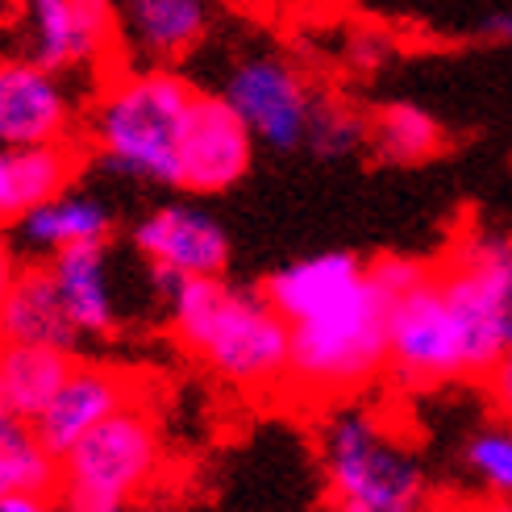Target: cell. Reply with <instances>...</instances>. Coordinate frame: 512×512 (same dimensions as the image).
Listing matches in <instances>:
<instances>
[{"label": "cell", "mask_w": 512, "mask_h": 512, "mask_svg": "<svg viewBox=\"0 0 512 512\" xmlns=\"http://www.w3.org/2000/svg\"><path fill=\"white\" fill-rule=\"evenodd\" d=\"M155 284L167 300L175 342L221 383L250 396H271L288 388L292 321L275 309L267 292L234 288L221 275H155Z\"/></svg>", "instance_id": "cell-1"}, {"label": "cell", "mask_w": 512, "mask_h": 512, "mask_svg": "<svg viewBox=\"0 0 512 512\" xmlns=\"http://www.w3.org/2000/svg\"><path fill=\"white\" fill-rule=\"evenodd\" d=\"M196 92L171 67H113L88 109L92 150L121 175L179 188V146Z\"/></svg>", "instance_id": "cell-2"}, {"label": "cell", "mask_w": 512, "mask_h": 512, "mask_svg": "<svg viewBox=\"0 0 512 512\" xmlns=\"http://www.w3.org/2000/svg\"><path fill=\"white\" fill-rule=\"evenodd\" d=\"M388 304L392 296L367 267L358 284L292 321V367L284 392L304 404H334L367 388L388 367Z\"/></svg>", "instance_id": "cell-3"}, {"label": "cell", "mask_w": 512, "mask_h": 512, "mask_svg": "<svg viewBox=\"0 0 512 512\" xmlns=\"http://www.w3.org/2000/svg\"><path fill=\"white\" fill-rule=\"evenodd\" d=\"M321 483L346 512H417L429 496V475L404 429L383 408L338 404L317 433Z\"/></svg>", "instance_id": "cell-4"}, {"label": "cell", "mask_w": 512, "mask_h": 512, "mask_svg": "<svg viewBox=\"0 0 512 512\" xmlns=\"http://www.w3.org/2000/svg\"><path fill=\"white\" fill-rule=\"evenodd\" d=\"M475 321L463 313L438 271H425L388 304V371L400 388H442L454 379H483L496 363Z\"/></svg>", "instance_id": "cell-5"}, {"label": "cell", "mask_w": 512, "mask_h": 512, "mask_svg": "<svg viewBox=\"0 0 512 512\" xmlns=\"http://www.w3.org/2000/svg\"><path fill=\"white\" fill-rule=\"evenodd\" d=\"M163 433L155 413L134 400L59 454V500L80 512L138 504L163 475Z\"/></svg>", "instance_id": "cell-6"}, {"label": "cell", "mask_w": 512, "mask_h": 512, "mask_svg": "<svg viewBox=\"0 0 512 512\" xmlns=\"http://www.w3.org/2000/svg\"><path fill=\"white\" fill-rule=\"evenodd\" d=\"M25 55L59 75H96L121 63L113 0H21Z\"/></svg>", "instance_id": "cell-7"}, {"label": "cell", "mask_w": 512, "mask_h": 512, "mask_svg": "<svg viewBox=\"0 0 512 512\" xmlns=\"http://www.w3.org/2000/svg\"><path fill=\"white\" fill-rule=\"evenodd\" d=\"M221 96L250 125L254 142H263L271 150L304 146L317 92L288 55H275V50L246 55L242 63H234V71L225 75Z\"/></svg>", "instance_id": "cell-8"}, {"label": "cell", "mask_w": 512, "mask_h": 512, "mask_svg": "<svg viewBox=\"0 0 512 512\" xmlns=\"http://www.w3.org/2000/svg\"><path fill=\"white\" fill-rule=\"evenodd\" d=\"M438 275L479 334L504 354L512 346V234L467 229L454 238Z\"/></svg>", "instance_id": "cell-9"}, {"label": "cell", "mask_w": 512, "mask_h": 512, "mask_svg": "<svg viewBox=\"0 0 512 512\" xmlns=\"http://www.w3.org/2000/svg\"><path fill=\"white\" fill-rule=\"evenodd\" d=\"M80 100L67 88V75L38 59H0V146H46L75 142Z\"/></svg>", "instance_id": "cell-10"}, {"label": "cell", "mask_w": 512, "mask_h": 512, "mask_svg": "<svg viewBox=\"0 0 512 512\" xmlns=\"http://www.w3.org/2000/svg\"><path fill=\"white\" fill-rule=\"evenodd\" d=\"M254 163V134L225 96L196 92V105L179 146V188L213 196L234 188Z\"/></svg>", "instance_id": "cell-11"}, {"label": "cell", "mask_w": 512, "mask_h": 512, "mask_svg": "<svg viewBox=\"0 0 512 512\" xmlns=\"http://www.w3.org/2000/svg\"><path fill=\"white\" fill-rule=\"evenodd\" d=\"M134 250L146 267L163 279L192 275H225L229 267V234L225 225L196 209V204H159L134 225Z\"/></svg>", "instance_id": "cell-12"}, {"label": "cell", "mask_w": 512, "mask_h": 512, "mask_svg": "<svg viewBox=\"0 0 512 512\" xmlns=\"http://www.w3.org/2000/svg\"><path fill=\"white\" fill-rule=\"evenodd\" d=\"M121 59L134 67H175L209 38L217 0H113Z\"/></svg>", "instance_id": "cell-13"}, {"label": "cell", "mask_w": 512, "mask_h": 512, "mask_svg": "<svg viewBox=\"0 0 512 512\" xmlns=\"http://www.w3.org/2000/svg\"><path fill=\"white\" fill-rule=\"evenodd\" d=\"M138 400V379L121 367L105 363H75L67 379L59 383V392L50 396V404L30 421L34 433L50 454H67L75 442L92 433L100 421H109L117 408Z\"/></svg>", "instance_id": "cell-14"}, {"label": "cell", "mask_w": 512, "mask_h": 512, "mask_svg": "<svg viewBox=\"0 0 512 512\" xmlns=\"http://www.w3.org/2000/svg\"><path fill=\"white\" fill-rule=\"evenodd\" d=\"M50 275L63 296V309L80 338H109L121 325V300H117V275L105 242H84L50 254Z\"/></svg>", "instance_id": "cell-15"}, {"label": "cell", "mask_w": 512, "mask_h": 512, "mask_svg": "<svg viewBox=\"0 0 512 512\" xmlns=\"http://www.w3.org/2000/svg\"><path fill=\"white\" fill-rule=\"evenodd\" d=\"M80 329L71 325L50 267H17L13 284L0 300V342H42L75 350Z\"/></svg>", "instance_id": "cell-16"}, {"label": "cell", "mask_w": 512, "mask_h": 512, "mask_svg": "<svg viewBox=\"0 0 512 512\" xmlns=\"http://www.w3.org/2000/svg\"><path fill=\"white\" fill-rule=\"evenodd\" d=\"M21 242L42 254H59L67 246H84V242H109L113 234V213L100 196L88 192H59L34 209H25L17 217Z\"/></svg>", "instance_id": "cell-17"}, {"label": "cell", "mask_w": 512, "mask_h": 512, "mask_svg": "<svg viewBox=\"0 0 512 512\" xmlns=\"http://www.w3.org/2000/svg\"><path fill=\"white\" fill-rule=\"evenodd\" d=\"M75 367L71 350L42 346V342H0V396L5 408L21 421H34L59 383Z\"/></svg>", "instance_id": "cell-18"}, {"label": "cell", "mask_w": 512, "mask_h": 512, "mask_svg": "<svg viewBox=\"0 0 512 512\" xmlns=\"http://www.w3.org/2000/svg\"><path fill=\"white\" fill-rule=\"evenodd\" d=\"M363 271H367V263H358L354 254L325 250V254H313V259H300V263H292L284 271H275L263 292L271 296V304L288 321H300L304 313H313L317 304L334 300L338 292L358 284Z\"/></svg>", "instance_id": "cell-19"}, {"label": "cell", "mask_w": 512, "mask_h": 512, "mask_svg": "<svg viewBox=\"0 0 512 512\" xmlns=\"http://www.w3.org/2000/svg\"><path fill=\"white\" fill-rule=\"evenodd\" d=\"M442 125L433 121L425 109L408 105V100H392L379 113L367 117V146L383 163H425L442 150Z\"/></svg>", "instance_id": "cell-20"}, {"label": "cell", "mask_w": 512, "mask_h": 512, "mask_svg": "<svg viewBox=\"0 0 512 512\" xmlns=\"http://www.w3.org/2000/svg\"><path fill=\"white\" fill-rule=\"evenodd\" d=\"M17 492H38L59 500V458L42 446L30 421H0V500Z\"/></svg>", "instance_id": "cell-21"}, {"label": "cell", "mask_w": 512, "mask_h": 512, "mask_svg": "<svg viewBox=\"0 0 512 512\" xmlns=\"http://www.w3.org/2000/svg\"><path fill=\"white\" fill-rule=\"evenodd\" d=\"M463 475L479 496L512 504V421H488L463 442Z\"/></svg>", "instance_id": "cell-22"}, {"label": "cell", "mask_w": 512, "mask_h": 512, "mask_svg": "<svg viewBox=\"0 0 512 512\" xmlns=\"http://www.w3.org/2000/svg\"><path fill=\"white\" fill-rule=\"evenodd\" d=\"M304 146H313L321 159L354 155L358 146H367V117L358 113V109H350L346 100H325V96H317L309 134H304Z\"/></svg>", "instance_id": "cell-23"}, {"label": "cell", "mask_w": 512, "mask_h": 512, "mask_svg": "<svg viewBox=\"0 0 512 512\" xmlns=\"http://www.w3.org/2000/svg\"><path fill=\"white\" fill-rule=\"evenodd\" d=\"M25 209H30V192H25L21 155L9 146H0V225L17 221Z\"/></svg>", "instance_id": "cell-24"}, {"label": "cell", "mask_w": 512, "mask_h": 512, "mask_svg": "<svg viewBox=\"0 0 512 512\" xmlns=\"http://www.w3.org/2000/svg\"><path fill=\"white\" fill-rule=\"evenodd\" d=\"M483 388H488V400L496 408V417L512 421V346L488 367V375H483Z\"/></svg>", "instance_id": "cell-25"}, {"label": "cell", "mask_w": 512, "mask_h": 512, "mask_svg": "<svg viewBox=\"0 0 512 512\" xmlns=\"http://www.w3.org/2000/svg\"><path fill=\"white\" fill-rule=\"evenodd\" d=\"M55 504V496H38V492H17V496H5L0 500V512H42Z\"/></svg>", "instance_id": "cell-26"}, {"label": "cell", "mask_w": 512, "mask_h": 512, "mask_svg": "<svg viewBox=\"0 0 512 512\" xmlns=\"http://www.w3.org/2000/svg\"><path fill=\"white\" fill-rule=\"evenodd\" d=\"M479 34L492 38V42H512V9H500L492 17L479 21Z\"/></svg>", "instance_id": "cell-27"}, {"label": "cell", "mask_w": 512, "mask_h": 512, "mask_svg": "<svg viewBox=\"0 0 512 512\" xmlns=\"http://www.w3.org/2000/svg\"><path fill=\"white\" fill-rule=\"evenodd\" d=\"M13 275H17V263H13L9 246L0 242V300H5V292H9V284H13Z\"/></svg>", "instance_id": "cell-28"}, {"label": "cell", "mask_w": 512, "mask_h": 512, "mask_svg": "<svg viewBox=\"0 0 512 512\" xmlns=\"http://www.w3.org/2000/svg\"><path fill=\"white\" fill-rule=\"evenodd\" d=\"M275 5H296L300 9V5H309V0H275Z\"/></svg>", "instance_id": "cell-29"}, {"label": "cell", "mask_w": 512, "mask_h": 512, "mask_svg": "<svg viewBox=\"0 0 512 512\" xmlns=\"http://www.w3.org/2000/svg\"><path fill=\"white\" fill-rule=\"evenodd\" d=\"M5 417H13V413H9V408H5V396H0V421H5Z\"/></svg>", "instance_id": "cell-30"}]
</instances>
